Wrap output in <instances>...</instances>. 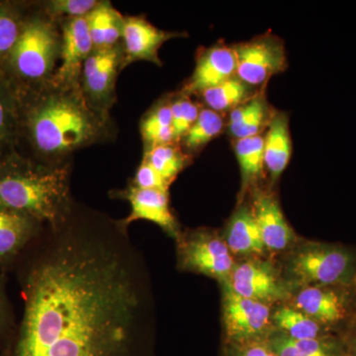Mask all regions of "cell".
Instances as JSON below:
<instances>
[{
	"mask_svg": "<svg viewBox=\"0 0 356 356\" xmlns=\"http://www.w3.org/2000/svg\"><path fill=\"white\" fill-rule=\"evenodd\" d=\"M13 271L22 317L0 356H154L146 266L118 220L74 202Z\"/></svg>",
	"mask_w": 356,
	"mask_h": 356,
	"instance_id": "cell-1",
	"label": "cell"
},
{
	"mask_svg": "<svg viewBox=\"0 0 356 356\" xmlns=\"http://www.w3.org/2000/svg\"><path fill=\"white\" fill-rule=\"evenodd\" d=\"M35 147L51 165L106 136L108 116L93 108L81 86H56L42 96L29 114Z\"/></svg>",
	"mask_w": 356,
	"mask_h": 356,
	"instance_id": "cell-2",
	"label": "cell"
},
{
	"mask_svg": "<svg viewBox=\"0 0 356 356\" xmlns=\"http://www.w3.org/2000/svg\"><path fill=\"white\" fill-rule=\"evenodd\" d=\"M70 172L69 163L0 166V205L29 215L44 226H55L74 206Z\"/></svg>",
	"mask_w": 356,
	"mask_h": 356,
	"instance_id": "cell-3",
	"label": "cell"
},
{
	"mask_svg": "<svg viewBox=\"0 0 356 356\" xmlns=\"http://www.w3.org/2000/svg\"><path fill=\"white\" fill-rule=\"evenodd\" d=\"M287 274L304 287L348 286L356 278V257L341 245L307 243L290 257Z\"/></svg>",
	"mask_w": 356,
	"mask_h": 356,
	"instance_id": "cell-4",
	"label": "cell"
},
{
	"mask_svg": "<svg viewBox=\"0 0 356 356\" xmlns=\"http://www.w3.org/2000/svg\"><path fill=\"white\" fill-rule=\"evenodd\" d=\"M60 44L62 37L51 21L33 18L22 26L9 56L13 69L30 81L48 79L60 56Z\"/></svg>",
	"mask_w": 356,
	"mask_h": 356,
	"instance_id": "cell-5",
	"label": "cell"
},
{
	"mask_svg": "<svg viewBox=\"0 0 356 356\" xmlns=\"http://www.w3.org/2000/svg\"><path fill=\"white\" fill-rule=\"evenodd\" d=\"M177 261L180 270L203 274L228 281L236 264L226 242L205 229L180 234L177 238Z\"/></svg>",
	"mask_w": 356,
	"mask_h": 356,
	"instance_id": "cell-6",
	"label": "cell"
},
{
	"mask_svg": "<svg viewBox=\"0 0 356 356\" xmlns=\"http://www.w3.org/2000/svg\"><path fill=\"white\" fill-rule=\"evenodd\" d=\"M222 318L229 344L266 339L271 327L269 305L236 294L224 283Z\"/></svg>",
	"mask_w": 356,
	"mask_h": 356,
	"instance_id": "cell-7",
	"label": "cell"
},
{
	"mask_svg": "<svg viewBox=\"0 0 356 356\" xmlns=\"http://www.w3.org/2000/svg\"><path fill=\"white\" fill-rule=\"evenodd\" d=\"M236 60V76L248 86L266 83L286 69L284 44L273 35L259 36L233 47Z\"/></svg>",
	"mask_w": 356,
	"mask_h": 356,
	"instance_id": "cell-8",
	"label": "cell"
},
{
	"mask_svg": "<svg viewBox=\"0 0 356 356\" xmlns=\"http://www.w3.org/2000/svg\"><path fill=\"white\" fill-rule=\"evenodd\" d=\"M123 62L118 46L95 49L84 62L81 81L83 92L89 104L100 113L108 116L115 98L117 72Z\"/></svg>",
	"mask_w": 356,
	"mask_h": 356,
	"instance_id": "cell-9",
	"label": "cell"
},
{
	"mask_svg": "<svg viewBox=\"0 0 356 356\" xmlns=\"http://www.w3.org/2000/svg\"><path fill=\"white\" fill-rule=\"evenodd\" d=\"M227 285L236 294L270 305L289 296V287L268 261L250 259L236 264Z\"/></svg>",
	"mask_w": 356,
	"mask_h": 356,
	"instance_id": "cell-10",
	"label": "cell"
},
{
	"mask_svg": "<svg viewBox=\"0 0 356 356\" xmlns=\"http://www.w3.org/2000/svg\"><path fill=\"white\" fill-rule=\"evenodd\" d=\"M116 197L129 201L130 214L118 220L124 229H128L132 222L144 220L158 225L168 236L177 240L180 236L179 226L170 206L168 191L142 189L129 185L127 188L116 192Z\"/></svg>",
	"mask_w": 356,
	"mask_h": 356,
	"instance_id": "cell-11",
	"label": "cell"
},
{
	"mask_svg": "<svg viewBox=\"0 0 356 356\" xmlns=\"http://www.w3.org/2000/svg\"><path fill=\"white\" fill-rule=\"evenodd\" d=\"M95 50L86 17L67 19L63 27L60 64L54 74L56 86H79L84 62Z\"/></svg>",
	"mask_w": 356,
	"mask_h": 356,
	"instance_id": "cell-12",
	"label": "cell"
},
{
	"mask_svg": "<svg viewBox=\"0 0 356 356\" xmlns=\"http://www.w3.org/2000/svg\"><path fill=\"white\" fill-rule=\"evenodd\" d=\"M44 227L29 215L0 205V271H13L18 257Z\"/></svg>",
	"mask_w": 356,
	"mask_h": 356,
	"instance_id": "cell-13",
	"label": "cell"
},
{
	"mask_svg": "<svg viewBox=\"0 0 356 356\" xmlns=\"http://www.w3.org/2000/svg\"><path fill=\"white\" fill-rule=\"evenodd\" d=\"M178 33L163 31L143 17L124 18V54L122 67L137 60H147L161 65L159 51L168 40L179 37Z\"/></svg>",
	"mask_w": 356,
	"mask_h": 356,
	"instance_id": "cell-14",
	"label": "cell"
},
{
	"mask_svg": "<svg viewBox=\"0 0 356 356\" xmlns=\"http://www.w3.org/2000/svg\"><path fill=\"white\" fill-rule=\"evenodd\" d=\"M236 60L233 47L224 44H215L201 54L191 81L187 83V92H203L236 76Z\"/></svg>",
	"mask_w": 356,
	"mask_h": 356,
	"instance_id": "cell-15",
	"label": "cell"
},
{
	"mask_svg": "<svg viewBox=\"0 0 356 356\" xmlns=\"http://www.w3.org/2000/svg\"><path fill=\"white\" fill-rule=\"evenodd\" d=\"M252 211L266 250L283 252L292 245L294 232L285 220L275 198L269 194H257Z\"/></svg>",
	"mask_w": 356,
	"mask_h": 356,
	"instance_id": "cell-16",
	"label": "cell"
},
{
	"mask_svg": "<svg viewBox=\"0 0 356 356\" xmlns=\"http://www.w3.org/2000/svg\"><path fill=\"white\" fill-rule=\"evenodd\" d=\"M337 287L305 286L295 298V308L322 325H336L346 316V302Z\"/></svg>",
	"mask_w": 356,
	"mask_h": 356,
	"instance_id": "cell-17",
	"label": "cell"
},
{
	"mask_svg": "<svg viewBox=\"0 0 356 356\" xmlns=\"http://www.w3.org/2000/svg\"><path fill=\"white\" fill-rule=\"evenodd\" d=\"M292 154L289 121L284 113H275L264 136V168L273 180L278 179L289 163Z\"/></svg>",
	"mask_w": 356,
	"mask_h": 356,
	"instance_id": "cell-18",
	"label": "cell"
},
{
	"mask_svg": "<svg viewBox=\"0 0 356 356\" xmlns=\"http://www.w3.org/2000/svg\"><path fill=\"white\" fill-rule=\"evenodd\" d=\"M225 242L234 254L259 257L266 252L261 232L250 207L242 206L236 211L229 220Z\"/></svg>",
	"mask_w": 356,
	"mask_h": 356,
	"instance_id": "cell-19",
	"label": "cell"
},
{
	"mask_svg": "<svg viewBox=\"0 0 356 356\" xmlns=\"http://www.w3.org/2000/svg\"><path fill=\"white\" fill-rule=\"evenodd\" d=\"M269 120L266 100L261 96H255L232 110L229 130L236 140L254 137L261 135Z\"/></svg>",
	"mask_w": 356,
	"mask_h": 356,
	"instance_id": "cell-20",
	"label": "cell"
},
{
	"mask_svg": "<svg viewBox=\"0 0 356 356\" xmlns=\"http://www.w3.org/2000/svg\"><path fill=\"white\" fill-rule=\"evenodd\" d=\"M271 322L280 332L296 341L320 339L324 329L321 324L296 308L282 307L274 312Z\"/></svg>",
	"mask_w": 356,
	"mask_h": 356,
	"instance_id": "cell-21",
	"label": "cell"
},
{
	"mask_svg": "<svg viewBox=\"0 0 356 356\" xmlns=\"http://www.w3.org/2000/svg\"><path fill=\"white\" fill-rule=\"evenodd\" d=\"M204 102L213 111L233 110L252 98V86L243 83L238 76L232 77L214 88L201 92Z\"/></svg>",
	"mask_w": 356,
	"mask_h": 356,
	"instance_id": "cell-22",
	"label": "cell"
},
{
	"mask_svg": "<svg viewBox=\"0 0 356 356\" xmlns=\"http://www.w3.org/2000/svg\"><path fill=\"white\" fill-rule=\"evenodd\" d=\"M140 134L147 149L175 142L170 103L154 107L140 124Z\"/></svg>",
	"mask_w": 356,
	"mask_h": 356,
	"instance_id": "cell-23",
	"label": "cell"
},
{
	"mask_svg": "<svg viewBox=\"0 0 356 356\" xmlns=\"http://www.w3.org/2000/svg\"><path fill=\"white\" fill-rule=\"evenodd\" d=\"M143 161H147L170 185L188 165L189 158L172 143L147 149Z\"/></svg>",
	"mask_w": 356,
	"mask_h": 356,
	"instance_id": "cell-24",
	"label": "cell"
},
{
	"mask_svg": "<svg viewBox=\"0 0 356 356\" xmlns=\"http://www.w3.org/2000/svg\"><path fill=\"white\" fill-rule=\"evenodd\" d=\"M235 152L242 172L243 186L247 187L264 172V136L257 135L236 140Z\"/></svg>",
	"mask_w": 356,
	"mask_h": 356,
	"instance_id": "cell-25",
	"label": "cell"
},
{
	"mask_svg": "<svg viewBox=\"0 0 356 356\" xmlns=\"http://www.w3.org/2000/svg\"><path fill=\"white\" fill-rule=\"evenodd\" d=\"M224 121L218 112L211 109L200 110L197 120L182 138L188 151L196 152L207 145L222 132Z\"/></svg>",
	"mask_w": 356,
	"mask_h": 356,
	"instance_id": "cell-26",
	"label": "cell"
},
{
	"mask_svg": "<svg viewBox=\"0 0 356 356\" xmlns=\"http://www.w3.org/2000/svg\"><path fill=\"white\" fill-rule=\"evenodd\" d=\"M172 109V128L175 140L184 137L187 131L197 120L200 110L197 104L188 97H180L170 103Z\"/></svg>",
	"mask_w": 356,
	"mask_h": 356,
	"instance_id": "cell-27",
	"label": "cell"
},
{
	"mask_svg": "<svg viewBox=\"0 0 356 356\" xmlns=\"http://www.w3.org/2000/svg\"><path fill=\"white\" fill-rule=\"evenodd\" d=\"M21 29L15 14L6 7H0V62L6 56H10Z\"/></svg>",
	"mask_w": 356,
	"mask_h": 356,
	"instance_id": "cell-28",
	"label": "cell"
},
{
	"mask_svg": "<svg viewBox=\"0 0 356 356\" xmlns=\"http://www.w3.org/2000/svg\"><path fill=\"white\" fill-rule=\"evenodd\" d=\"M96 0H53L48 2V13L51 17H65L67 19L86 17L99 6Z\"/></svg>",
	"mask_w": 356,
	"mask_h": 356,
	"instance_id": "cell-29",
	"label": "cell"
},
{
	"mask_svg": "<svg viewBox=\"0 0 356 356\" xmlns=\"http://www.w3.org/2000/svg\"><path fill=\"white\" fill-rule=\"evenodd\" d=\"M112 9L113 7L109 3L100 2L99 6L86 16L89 35L95 49L104 48L105 35Z\"/></svg>",
	"mask_w": 356,
	"mask_h": 356,
	"instance_id": "cell-30",
	"label": "cell"
},
{
	"mask_svg": "<svg viewBox=\"0 0 356 356\" xmlns=\"http://www.w3.org/2000/svg\"><path fill=\"white\" fill-rule=\"evenodd\" d=\"M7 274L0 271V348L16 325L13 304L7 294Z\"/></svg>",
	"mask_w": 356,
	"mask_h": 356,
	"instance_id": "cell-31",
	"label": "cell"
},
{
	"mask_svg": "<svg viewBox=\"0 0 356 356\" xmlns=\"http://www.w3.org/2000/svg\"><path fill=\"white\" fill-rule=\"evenodd\" d=\"M131 185L138 188L161 189V191H168L170 187V184L145 161L140 163Z\"/></svg>",
	"mask_w": 356,
	"mask_h": 356,
	"instance_id": "cell-32",
	"label": "cell"
},
{
	"mask_svg": "<svg viewBox=\"0 0 356 356\" xmlns=\"http://www.w3.org/2000/svg\"><path fill=\"white\" fill-rule=\"evenodd\" d=\"M229 346V356H277L267 339Z\"/></svg>",
	"mask_w": 356,
	"mask_h": 356,
	"instance_id": "cell-33",
	"label": "cell"
},
{
	"mask_svg": "<svg viewBox=\"0 0 356 356\" xmlns=\"http://www.w3.org/2000/svg\"><path fill=\"white\" fill-rule=\"evenodd\" d=\"M344 348L350 356H356V336L350 337L346 341Z\"/></svg>",
	"mask_w": 356,
	"mask_h": 356,
	"instance_id": "cell-34",
	"label": "cell"
},
{
	"mask_svg": "<svg viewBox=\"0 0 356 356\" xmlns=\"http://www.w3.org/2000/svg\"><path fill=\"white\" fill-rule=\"evenodd\" d=\"M6 111H4L3 105H2L1 102H0V140L3 137L4 132H6Z\"/></svg>",
	"mask_w": 356,
	"mask_h": 356,
	"instance_id": "cell-35",
	"label": "cell"
},
{
	"mask_svg": "<svg viewBox=\"0 0 356 356\" xmlns=\"http://www.w3.org/2000/svg\"><path fill=\"white\" fill-rule=\"evenodd\" d=\"M344 350H346V348H344ZM344 356H350V355H348V351L346 350V353H344Z\"/></svg>",
	"mask_w": 356,
	"mask_h": 356,
	"instance_id": "cell-36",
	"label": "cell"
}]
</instances>
